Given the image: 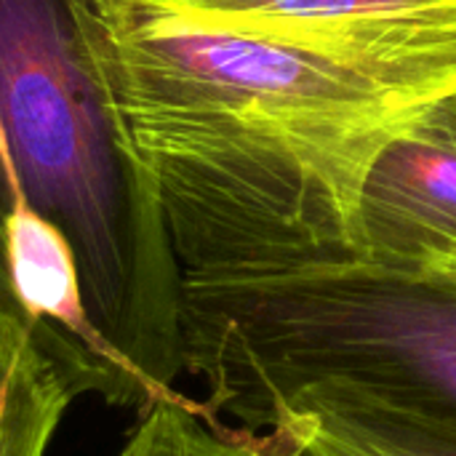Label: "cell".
Listing matches in <instances>:
<instances>
[{"mask_svg": "<svg viewBox=\"0 0 456 456\" xmlns=\"http://www.w3.org/2000/svg\"><path fill=\"white\" fill-rule=\"evenodd\" d=\"M179 275L361 259L366 174L428 104L160 0H86Z\"/></svg>", "mask_w": 456, "mask_h": 456, "instance_id": "cell-1", "label": "cell"}, {"mask_svg": "<svg viewBox=\"0 0 456 456\" xmlns=\"http://www.w3.org/2000/svg\"><path fill=\"white\" fill-rule=\"evenodd\" d=\"M0 318L72 398L139 411L184 371L179 265L86 0H0Z\"/></svg>", "mask_w": 456, "mask_h": 456, "instance_id": "cell-2", "label": "cell"}, {"mask_svg": "<svg viewBox=\"0 0 456 456\" xmlns=\"http://www.w3.org/2000/svg\"><path fill=\"white\" fill-rule=\"evenodd\" d=\"M184 371L203 414L262 433L315 382L456 425V270L371 259L182 275Z\"/></svg>", "mask_w": 456, "mask_h": 456, "instance_id": "cell-3", "label": "cell"}, {"mask_svg": "<svg viewBox=\"0 0 456 456\" xmlns=\"http://www.w3.org/2000/svg\"><path fill=\"white\" fill-rule=\"evenodd\" d=\"M428 104L456 94V0H160Z\"/></svg>", "mask_w": 456, "mask_h": 456, "instance_id": "cell-4", "label": "cell"}, {"mask_svg": "<svg viewBox=\"0 0 456 456\" xmlns=\"http://www.w3.org/2000/svg\"><path fill=\"white\" fill-rule=\"evenodd\" d=\"M361 259L441 267L456 254V94L430 102L374 158L358 200Z\"/></svg>", "mask_w": 456, "mask_h": 456, "instance_id": "cell-5", "label": "cell"}, {"mask_svg": "<svg viewBox=\"0 0 456 456\" xmlns=\"http://www.w3.org/2000/svg\"><path fill=\"white\" fill-rule=\"evenodd\" d=\"M286 428L374 456H456V425L393 406L345 382H315L275 406L265 430Z\"/></svg>", "mask_w": 456, "mask_h": 456, "instance_id": "cell-6", "label": "cell"}, {"mask_svg": "<svg viewBox=\"0 0 456 456\" xmlns=\"http://www.w3.org/2000/svg\"><path fill=\"white\" fill-rule=\"evenodd\" d=\"M72 401L29 334L0 318V456H45Z\"/></svg>", "mask_w": 456, "mask_h": 456, "instance_id": "cell-7", "label": "cell"}, {"mask_svg": "<svg viewBox=\"0 0 456 456\" xmlns=\"http://www.w3.org/2000/svg\"><path fill=\"white\" fill-rule=\"evenodd\" d=\"M118 456H302L281 433H232L176 393L139 411Z\"/></svg>", "mask_w": 456, "mask_h": 456, "instance_id": "cell-8", "label": "cell"}, {"mask_svg": "<svg viewBox=\"0 0 456 456\" xmlns=\"http://www.w3.org/2000/svg\"><path fill=\"white\" fill-rule=\"evenodd\" d=\"M273 430L275 433H283L302 452V456H374L369 454V452L345 446V444H334V441L318 438V436H305V433H294V430H286V428H273Z\"/></svg>", "mask_w": 456, "mask_h": 456, "instance_id": "cell-9", "label": "cell"}, {"mask_svg": "<svg viewBox=\"0 0 456 456\" xmlns=\"http://www.w3.org/2000/svg\"><path fill=\"white\" fill-rule=\"evenodd\" d=\"M441 267H452V270H456V254H454V256H452V259H449V262H444Z\"/></svg>", "mask_w": 456, "mask_h": 456, "instance_id": "cell-10", "label": "cell"}]
</instances>
